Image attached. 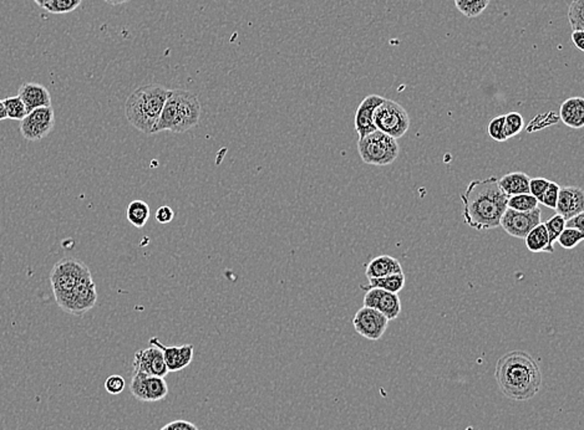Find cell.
<instances>
[{
	"instance_id": "obj_1",
	"label": "cell",
	"mask_w": 584,
	"mask_h": 430,
	"mask_svg": "<svg viewBox=\"0 0 584 430\" xmlns=\"http://www.w3.org/2000/svg\"><path fill=\"white\" fill-rule=\"evenodd\" d=\"M495 378L503 396L516 401L532 399L544 382L537 362L523 351L503 355L496 363Z\"/></svg>"
},
{
	"instance_id": "obj_2",
	"label": "cell",
	"mask_w": 584,
	"mask_h": 430,
	"mask_svg": "<svg viewBox=\"0 0 584 430\" xmlns=\"http://www.w3.org/2000/svg\"><path fill=\"white\" fill-rule=\"evenodd\" d=\"M509 197L498 185V178L474 179L461 194L465 223L476 230L495 229L507 209Z\"/></svg>"
},
{
	"instance_id": "obj_3",
	"label": "cell",
	"mask_w": 584,
	"mask_h": 430,
	"mask_svg": "<svg viewBox=\"0 0 584 430\" xmlns=\"http://www.w3.org/2000/svg\"><path fill=\"white\" fill-rule=\"evenodd\" d=\"M167 93L168 89L158 84H149L136 89L125 105L128 123L140 132L154 135Z\"/></svg>"
},
{
	"instance_id": "obj_4",
	"label": "cell",
	"mask_w": 584,
	"mask_h": 430,
	"mask_svg": "<svg viewBox=\"0 0 584 430\" xmlns=\"http://www.w3.org/2000/svg\"><path fill=\"white\" fill-rule=\"evenodd\" d=\"M201 112L202 106L195 93L179 89L168 90L167 98L154 135L163 131L187 132L198 125Z\"/></svg>"
},
{
	"instance_id": "obj_5",
	"label": "cell",
	"mask_w": 584,
	"mask_h": 430,
	"mask_svg": "<svg viewBox=\"0 0 584 430\" xmlns=\"http://www.w3.org/2000/svg\"><path fill=\"white\" fill-rule=\"evenodd\" d=\"M358 152L365 164L390 166L399 157L400 146L398 139L376 130L359 139Z\"/></svg>"
},
{
	"instance_id": "obj_6",
	"label": "cell",
	"mask_w": 584,
	"mask_h": 430,
	"mask_svg": "<svg viewBox=\"0 0 584 430\" xmlns=\"http://www.w3.org/2000/svg\"><path fill=\"white\" fill-rule=\"evenodd\" d=\"M90 277H93L90 269L82 260L75 258L61 259L54 265L50 272V284L54 296L69 293Z\"/></svg>"
},
{
	"instance_id": "obj_7",
	"label": "cell",
	"mask_w": 584,
	"mask_h": 430,
	"mask_svg": "<svg viewBox=\"0 0 584 430\" xmlns=\"http://www.w3.org/2000/svg\"><path fill=\"white\" fill-rule=\"evenodd\" d=\"M374 125L377 131L398 139L409 131L410 117L401 105L384 98L374 111Z\"/></svg>"
},
{
	"instance_id": "obj_8",
	"label": "cell",
	"mask_w": 584,
	"mask_h": 430,
	"mask_svg": "<svg viewBox=\"0 0 584 430\" xmlns=\"http://www.w3.org/2000/svg\"><path fill=\"white\" fill-rule=\"evenodd\" d=\"M57 304L66 314L82 316L91 310L98 301V291L93 277L79 284L69 293L55 296Z\"/></svg>"
},
{
	"instance_id": "obj_9",
	"label": "cell",
	"mask_w": 584,
	"mask_h": 430,
	"mask_svg": "<svg viewBox=\"0 0 584 430\" xmlns=\"http://www.w3.org/2000/svg\"><path fill=\"white\" fill-rule=\"evenodd\" d=\"M128 388L133 398L144 403L163 401L168 394L166 379L145 373L133 372Z\"/></svg>"
},
{
	"instance_id": "obj_10",
	"label": "cell",
	"mask_w": 584,
	"mask_h": 430,
	"mask_svg": "<svg viewBox=\"0 0 584 430\" xmlns=\"http://www.w3.org/2000/svg\"><path fill=\"white\" fill-rule=\"evenodd\" d=\"M55 126V114L52 106L33 109L20 121V133L27 141L36 142L49 136Z\"/></svg>"
},
{
	"instance_id": "obj_11",
	"label": "cell",
	"mask_w": 584,
	"mask_h": 430,
	"mask_svg": "<svg viewBox=\"0 0 584 430\" xmlns=\"http://www.w3.org/2000/svg\"><path fill=\"white\" fill-rule=\"evenodd\" d=\"M542 210L539 208L533 209L531 212H517L512 209H506L503 213L500 226L514 238L525 239L531 230L541 223Z\"/></svg>"
},
{
	"instance_id": "obj_12",
	"label": "cell",
	"mask_w": 584,
	"mask_h": 430,
	"mask_svg": "<svg viewBox=\"0 0 584 430\" xmlns=\"http://www.w3.org/2000/svg\"><path fill=\"white\" fill-rule=\"evenodd\" d=\"M353 326L361 337L377 341L387 331L389 320L379 311L363 306L354 316Z\"/></svg>"
},
{
	"instance_id": "obj_13",
	"label": "cell",
	"mask_w": 584,
	"mask_h": 430,
	"mask_svg": "<svg viewBox=\"0 0 584 430\" xmlns=\"http://www.w3.org/2000/svg\"><path fill=\"white\" fill-rule=\"evenodd\" d=\"M133 372L145 373L165 378L167 376L168 369L163 351L155 344H150L145 350L137 351L133 358Z\"/></svg>"
},
{
	"instance_id": "obj_14",
	"label": "cell",
	"mask_w": 584,
	"mask_h": 430,
	"mask_svg": "<svg viewBox=\"0 0 584 430\" xmlns=\"http://www.w3.org/2000/svg\"><path fill=\"white\" fill-rule=\"evenodd\" d=\"M365 307L379 311L389 321L398 318L401 312V301L398 293H389L380 289H370L365 291Z\"/></svg>"
},
{
	"instance_id": "obj_15",
	"label": "cell",
	"mask_w": 584,
	"mask_h": 430,
	"mask_svg": "<svg viewBox=\"0 0 584 430\" xmlns=\"http://www.w3.org/2000/svg\"><path fill=\"white\" fill-rule=\"evenodd\" d=\"M384 101V98L379 95H369L360 102L355 111V132L358 133L359 139L376 131L374 125V111Z\"/></svg>"
},
{
	"instance_id": "obj_16",
	"label": "cell",
	"mask_w": 584,
	"mask_h": 430,
	"mask_svg": "<svg viewBox=\"0 0 584 430\" xmlns=\"http://www.w3.org/2000/svg\"><path fill=\"white\" fill-rule=\"evenodd\" d=\"M150 344H155L160 350L163 351V358L166 362L168 372H179L188 367L193 360V346L192 344H182V346H174L167 347L161 344L157 339H151Z\"/></svg>"
},
{
	"instance_id": "obj_17",
	"label": "cell",
	"mask_w": 584,
	"mask_h": 430,
	"mask_svg": "<svg viewBox=\"0 0 584 430\" xmlns=\"http://www.w3.org/2000/svg\"><path fill=\"white\" fill-rule=\"evenodd\" d=\"M557 214L563 218H572L584 212V192L579 187H563L558 193L555 208Z\"/></svg>"
},
{
	"instance_id": "obj_18",
	"label": "cell",
	"mask_w": 584,
	"mask_h": 430,
	"mask_svg": "<svg viewBox=\"0 0 584 430\" xmlns=\"http://www.w3.org/2000/svg\"><path fill=\"white\" fill-rule=\"evenodd\" d=\"M17 96L23 101L28 114L33 109L40 107H50L52 106V96L47 87L35 82H24L19 87Z\"/></svg>"
},
{
	"instance_id": "obj_19",
	"label": "cell",
	"mask_w": 584,
	"mask_h": 430,
	"mask_svg": "<svg viewBox=\"0 0 584 430\" xmlns=\"http://www.w3.org/2000/svg\"><path fill=\"white\" fill-rule=\"evenodd\" d=\"M401 272L404 271L399 260L390 255L376 256L369 264L366 265V269H365V275L368 279H377V277L401 274Z\"/></svg>"
},
{
	"instance_id": "obj_20",
	"label": "cell",
	"mask_w": 584,
	"mask_h": 430,
	"mask_svg": "<svg viewBox=\"0 0 584 430\" xmlns=\"http://www.w3.org/2000/svg\"><path fill=\"white\" fill-rule=\"evenodd\" d=\"M560 118L566 126L578 130L584 126V100L571 98L561 105Z\"/></svg>"
},
{
	"instance_id": "obj_21",
	"label": "cell",
	"mask_w": 584,
	"mask_h": 430,
	"mask_svg": "<svg viewBox=\"0 0 584 430\" xmlns=\"http://www.w3.org/2000/svg\"><path fill=\"white\" fill-rule=\"evenodd\" d=\"M530 181L531 178L527 176L526 173H509L503 176L502 178L498 179V185L507 197L525 194V193H530Z\"/></svg>"
},
{
	"instance_id": "obj_22",
	"label": "cell",
	"mask_w": 584,
	"mask_h": 430,
	"mask_svg": "<svg viewBox=\"0 0 584 430\" xmlns=\"http://www.w3.org/2000/svg\"><path fill=\"white\" fill-rule=\"evenodd\" d=\"M526 247L531 252L555 254V247L550 244V236L544 223L538 224L525 238Z\"/></svg>"
},
{
	"instance_id": "obj_23",
	"label": "cell",
	"mask_w": 584,
	"mask_h": 430,
	"mask_svg": "<svg viewBox=\"0 0 584 430\" xmlns=\"http://www.w3.org/2000/svg\"><path fill=\"white\" fill-rule=\"evenodd\" d=\"M405 286V275L401 274H394V275L384 276L377 279H369V285L366 287H361L366 290L370 289H380L389 293H399Z\"/></svg>"
},
{
	"instance_id": "obj_24",
	"label": "cell",
	"mask_w": 584,
	"mask_h": 430,
	"mask_svg": "<svg viewBox=\"0 0 584 430\" xmlns=\"http://www.w3.org/2000/svg\"><path fill=\"white\" fill-rule=\"evenodd\" d=\"M128 223L135 228H144L150 219V207L144 201H133L128 204L126 212Z\"/></svg>"
},
{
	"instance_id": "obj_25",
	"label": "cell",
	"mask_w": 584,
	"mask_h": 430,
	"mask_svg": "<svg viewBox=\"0 0 584 430\" xmlns=\"http://www.w3.org/2000/svg\"><path fill=\"white\" fill-rule=\"evenodd\" d=\"M458 12L467 17H479L486 10L490 0H454Z\"/></svg>"
},
{
	"instance_id": "obj_26",
	"label": "cell",
	"mask_w": 584,
	"mask_h": 430,
	"mask_svg": "<svg viewBox=\"0 0 584 430\" xmlns=\"http://www.w3.org/2000/svg\"><path fill=\"white\" fill-rule=\"evenodd\" d=\"M507 208L517 212H531L538 208V201L531 193L511 195L507 199Z\"/></svg>"
},
{
	"instance_id": "obj_27",
	"label": "cell",
	"mask_w": 584,
	"mask_h": 430,
	"mask_svg": "<svg viewBox=\"0 0 584 430\" xmlns=\"http://www.w3.org/2000/svg\"><path fill=\"white\" fill-rule=\"evenodd\" d=\"M568 22L573 31H584V0H573L571 3Z\"/></svg>"
},
{
	"instance_id": "obj_28",
	"label": "cell",
	"mask_w": 584,
	"mask_h": 430,
	"mask_svg": "<svg viewBox=\"0 0 584 430\" xmlns=\"http://www.w3.org/2000/svg\"><path fill=\"white\" fill-rule=\"evenodd\" d=\"M3 102L6 106V116L10 120L22 121L28 115V111L19 96H9L4 98Z\"/></svg>"
},
{
	"instance_id": "obj_29",
	"label": "cell",
	"mask_w": 584,
	"mask_h": 430,
	"mask_svg": "<svg viewBox=\"0 0 584 430\" xmlns=\"http://www.w3.org/2000/svg\"><path fill=\"white\" fill-rule=\"evenodd\" d=\"M525 127V121H523V116L521 115L520 112H509L507 115H504V130H506V137H515L517 135L522 132Z\"/></svg>"
},
{
	"instance_id": "obj_30",
	"label": "cell",
	"mask_w": 584,
	"mask_h": 430,
	"mask_svg": "<svg viewBox=\"0 0 584 430\" xmlns=\"http://www.w3.org/2000/svg\"><path fill=\"white\" fill-rule=\"evenodd\" d=\"M583 239V231L572 229V228H564L558 236L557 241L563 249H574V247H578L579 243H582Z\"/></svg>"
},
{
	"instance_id": "obj_31",
	"label": "cell",
	"mask_w": 584,
	"mask_h": 430,
	"mask_svg": "<svg viewBox=\"0 0 584 430\" xmlns=\"http://www.w3.org/2000/svg\"><path fill=\"white\" fill-rule=\"evenodd\" d=\"M82 0H50L45 6V10L52 14H68L77 9Z\"/></svg>"
},
{
	"instance_id": "obj_32",
	"label": "cell",
	"mask_w": 584,
	"mask_h": 430,
	"mask_svg": "<svg viewBox=\"0 0 584 430\" xmlns=\"http://www.w3.org/2000/svg\"><path fill=\"white\" fill-rule=\"evenodd\" d=\"M544 226H546V230H547L548 236H550V244L553 247V244L558 239V236L566 228V219L561 217L560 214H555L544 223Z\"/></svg>"
},
{
	"instance_id": "obj_33",
	"label": "cell",
	"mask_w": 584,
	"mask_h": 430,
	"mask_svg": "<svg viewBox=\"0 0 584 430\" xmlns=\"http://www.w3.org/2000/svg\"><path fill=\"white\" fill-rule=\"evenodd\" d=\"M488 135L496 142H506V130H504V115L497 116L488 125Z\"/></svg>"
},
{
	"instance_id": "obj_34",
	"label": "cell",
	"mask_w": 584,
	"mask_h": 430,
	"mask_svg": "<svg viewBox=\"0 0 584 430\" xmlns=\"http://www.w3.org/2000/svg\"><path fill=\"white\" fill-rule=\"evenodd\" d=\"M560 190H561L560 184L555 183V182H550L547 190H544V194L541 197L539 203H542L544 206L550 208V209H555V204H557V199H558Z\"/></svg>"
},
{
	"instance_id": "obj_35",
	"label": "cell",
	"mask_w": 584,
	"mask_h": 430,
	"mask_svg": "<svg viewBox=\"0 0 584 430\" xmlns=\"http://www.w3.org/2000/svg\"><path fill=\"white\" fill-rule=\"evenodd\" d=\"M126 382L125 379L122 378L121 376L119 374H112L109 378L106 379L105 382V390H107L110 394H120L122 390H125Z\"/></svg>"
},
{
	"instance_id": "obj_36",
	"label": "cell",
	"mask_w": 584,
	"mask_h": 430,
	"mask_svg": "<svg viewBox=\"0 0 584 430\" xmlns=\"http://www.w3.org/2000/svg\"><path fill=\"white\" fill-rule=\"evenodd\" d=\"M551 181L546 178H533L530 181V193L537 199L539 203L541 197L544 193V190H547L548 184Z\"/></svg>"
},
{
	"instance_id": "obj_37",
	"label": "cell",
	"mask_w": 584,
	"mask_h": 430,
	"mask_svg": "<svg viewBox=\"0 0 584 430\" xmlns=\"http://www.w3.org/2000/svg\"><path fill=\"white\" fill-rule=\"evenodd\" d=\"M174 218V212L172 208L168 206H163L158 208L156 212V220L160 224L171 223Z\"/></svg>"
},
{
	"instance_id": "obj_38",
	"label": "cell",
	"mask_w": 584,
	"mask_h": 430,
	"mask_svg": "<svg viewBox=\"0 0 584 430\" xmlns=\"http://www.w3.org/2000/svg\"><path fill=\"white\" fill-rule=\"evenodd\" d=\"M160 430H198V428L187 420H174Z\"/></svg>"
},
{
	"instance_id": "obj_39",
	"label": "cell",
	"mask_w": 584,
	"mask_h": 430,
	"mask_svg": "<svg viewBox=\"0 0 584 430\" xmlns=\"http://www.w3.org/2000/svg\"><path fill=\"white\" fill-rule=\"evenodd\" d=\"M584 213H581V214H577V215H574L572 218L567 219L566 220V228H572V229H577L579 231H583L584 229Z\"/></svg>"
},
{
	"instance_id": "obj_40",
	"label": "cell",
	"mask_w": 584,
	"mask_h": 430,
	"mask_svg": "<svg viewBox=\"0 0 584 430\" xmlns=\"http://www.w3.org/2000/svg\"><path fill=\"white\" fill-rule=\"evenodd\" d=\"M572 43L579 52H584V31H572Z\"/></svg>"
},
{
	"instance_id": "obj_41",
	"label": "cell",
	"mask_w": 584,
	"mask_h": 430,
	"mask_svg": "<svg viewBox=\"0 0 584 430\" xmlns=\"http://www.w3.org/2000/svg\"><path fill=\"white\" fill-rule=\"evenodd\" d=\"M6 118H8V116H6V106H4L3 100H0V121H4Z\"/></svg>"
},
{
	"instance_id": "obj_42",
	"label": "cell",
	"mask_w": 584,
	"mask_h": 430,
	"mask_svg": "<svg viewBox=\"0 0 584 430\" xmlns=\"http://www.w3.org/2000/svg\"><path fill=\"white\" fill-rule=\"evenodd\" d=\"M106 1L107 4H110V6H122V4H126L128 1H131V0H104Z\"/></svg>"
},
{
	"instance_id": "obj_43",
	"label": "cell",
	"mask_w": 584,
	"mask_h": 430,
	"mask_svg": "<svg viewBox=\"0 0 584 430\" xmlns=\"http://www.w3.org/2000/svg\"><path fill=\"white\" fill-rule=\"evenodd\" d=\"M34 1L38 6H41V8H45V6H47L50 0H34Z\"/></svg>"
}]
</instances>
